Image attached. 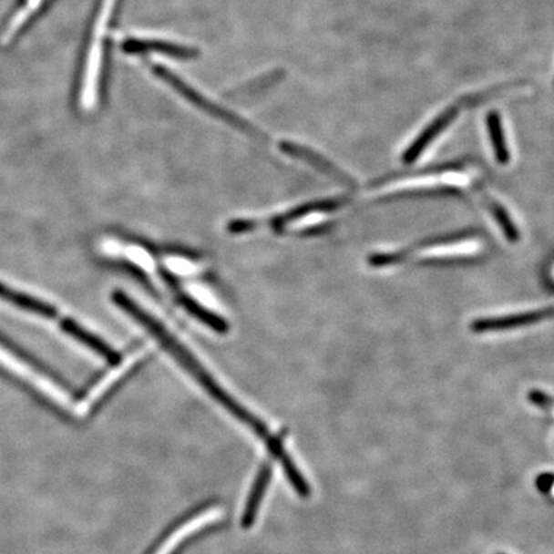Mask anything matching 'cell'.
<instances>
[{"label":"cell","instance_id":"1","mask_svg":"<svg viewBox=\"0 0 554 554\" xmlns=\"http://www.w3.org/2000/svg\"><path fill=\"white\" fill-rule=\"evenodd\" d=\"M112 299L119 308H122V310L126 312V313L130 314L132 319L137 320L140 325L146 327L148 332L152 333L154 338L159 340V344L162 345L163 348H165L166 351L198 381V383L200 384L201 388L206 390L208 395L212 396L216 402H219L223 408L228 409L230 414L238 418L241 423L250 426L256 436L262 437L264 443L269 446L273 457L282 461V468H284L286 477H289V480L292 481L299 477L301 471L297 470L292 459L289 458V456L286 455L282 440H280L279 437L271 436L269 427H267L260 418L251 415V412H248V409L242 407V405H239L232 396H230L228 393L217 384V381L207 373V370H204L203 366L197 361V358H194L187 348H184L178 340L173 338L171 333L167 332L165 327L160 325L159 321L153 319L146 311L141 310L135 302H132L131 299L122 292H113Z\"/></svg>","mask_w":554,"mask_h":554},{"label":"cell","instance_id":"2","mask_svg":"<svg viewBox=\"0 0 554 554\" xmlns=\"http://www.w3.org/2000/svg\"><path fill=\"white\" fill-rule=\"evenodd\" d=\"M152 71L160 80L165 81L173 90L178 91L184 99L193 104L200 111L210 115V118L220 119V121L225 122V124L231 126L236 130L244 132V134L256 138L261 137V131L258 130L256 126L251 125V122L241 118L228 107L222 106L212 97H208L207 94H203V91L189 83L187 78L176 74L173 69L157 63V65H152Z\"/></svg>","mask_w":554,"mask_h":554},{"label":"cell","instance_id":"3","mask_svg":"<svg viewBox=\"0 0 554 554\" xmlns=\"http://www.w3.org/2000/svg\"><path fill=\"white\" fill-rule=\"evenodd\" d=\"M118 0H103L102 7L97 15L94 25V37L91 40L89 53L85 65L83 90H81V104L84 108L90 109L96 106L97 85H99L100 68L103 59V37L108 22L111 20L113 9Z\"/></svg>","mask_w":554,"mask_h":554},{"label":"cell","instance_id":"4","mask_svg":"<svg viewBox=\"0 0 554 554\" xmlns=\"http://www.w3.org/2000/svg\"><path fill=\"white\" fill-rule=\"evenodd\" d=\"M0 364L7 367L9 371L18 374V376L26 379L28 383L33 384L40 392H43L49 398L55 399L59 405H68L69 395L65 389L61 388L58 384L55 383L46 374L39 373L36 368L22 361L20 357L9 352L2 344H0Z\"/></svg>","mask_w":554,"mask_h":554},{"label":"cell","instance_id":"5","mask_svg":"<svg viewBox=\"0 0 554 554\" xmlns=\"http://www.w3.org/2000/svg\"><path fill=\"white\" fill-rule=\"evenodd\" d=\"M126 53L141 55V53H160V55L178 56V58H194L198 50L188 44L159 39V37L134 36L126 39L122 44Z\"/></svg>","mask_w":554,"mask_h":554},{"label":"cell","instance_id":"6","mask_svg":"<svg viewBox=\"0 0 554 554\" xmlns=\"http://www.w3.org/2000/svg\"><path fill=\"white\" fill-rule=\"evenodd\" d=\"M280 149L286 154V156L292 157V159L303 160L319 171L326 173L327 176H332L335 180L344 182V184H352V179L348 175H345L342 169L333 165L330 160H327L325 157L320 156L319 153L312 150L311 148L302 146V144L292 143V141L282 140L280 143Z\"/></svg>","mask_w":554,"mask_h":554},{"label":"cell","instance_id":"7","mask_svg":"<svg viewBox=\"0 0 554 554\" xmlns=\"http://www.w3.org/2000/svg\"><path fill=\"white\" fill-rule=\"evenodd\" d=\"M458 112V108H456V107H449L448 109L440 113V115L437 116L429 126H426L425 130L415 138L412 146H409L408 149L405 150L403 160H405V163L415 162V160L423 154L424 150L430 146V143H433V141L436 140V138L439 137V135L442 134L456 118H457Z\"/></svg>","mask_w":554,"mask_h":554},{"label":"cell","instance_id":"8","mask_svg":"<svg viewBox=\"0 0 554 554\" xmlns=\"http://www.w3.org/2000/svg\"><path fill=\"white\" fill-rule=\"evenodd\" d=\"M61 326L63 332L67 333L68 335H71L72 338L83 343V344L89 346L91 351L102 355L109 364H118L119 362H121V355H119L115 349L111 348L106 342H103L102 339L97 338L94 333L83 329V327L75 323V321L68 319L63 320Z\"/></svg>","mask_w":554,"mask_h":554},{"label":"cell","instance_id":"9","mask_svg":"<svg viewBox=\"0 0 554 554\" xmlns=\"http://www.w3.org/2000/svg\"><path fill=\"white\" fill-rule=\"evenodd\" d=\"M554 308L550 310L525 312V313L512 314V316L499 317L494 320H481L474 323L475 332H490V330L511 329V327L528 325L553 316Z\"/></svg>","mask_w":554,"mask_h":554},{"label":"cell","instance_id":"10","mask_svg":"<svg viewBox=\"0 0 554 554\" xmlns=\"http://www.w3.org/2000/svg\"><path fill=\"white\" fill-rule=\"evenodd\" d=\"M0 298L15 305V307L33 312V313L46 317V319H53V317L56 316V310L53 305L46 303V302L39 301V299L30 297V295L24 294V292L14 291V289L8 288V286L2 284V282H0Z\"/></svg>","mask_w":554,"mask_h":554},{"label":"cell","instance_id":"11","mask_svg":"<svg viewBox=\"0 0 554 554\" xmlns=\"http://www.w3.org/2000/svg\"><path fill=\"white\" fill-rule=\"evenodd\" d=\"M178 302L189 312V313L193 314V316L197 317L198 320H200L201 323H206L213 332L219 333H229V323H226V321H223L221 317L217 316V314L212 313V312L206 310L203 305L197 303V302L189 297V295L179 292Z\"/></svg>","mask_w":554,"mask_h":554},{"label":"cell","instance_id":"12","mask_svg":"<svg viewBox=\"0 0 554 554\" xmlns=\"http://www.w3.org/2000/svg\"><path fill=\"white\" fill-rule=\"evenodd\" d=\"M487 132H489L490 140H492V146L497 159H498L499 163L506 165L509 160V152L508 148H507L502 121H500V118L496 112H490L489 115H487Z\"/></svg>","mask_w":554,"mask_h":554},{"label":"cell","instance_id":"13","mask_svg":"<svg viewBox=\"0 0 554 554\" xmlns=\"http://www.w3.org/2000/svg\"><path fill=\"white\" fill-rule=\"evenodd\" d=\"M43 0H30L25 8L22 9L20 14L15 15L14 21L9 25L7 33H5V39H9L22 26V25L26 22L27 18L30 17L31 14L35 12V9L39 8V5H42Z\"/></svg>","mask_w":554,"mask_h":554},{"label":"cell","instance_id":"14","mask_svg":"<svg viewBox=\"0 0 554 554\" xmlns=\"http://www.w3.org/2000/svg\"><path fill=\"white\" fill-rule=\"evenodd\" d=\"M492 208L497 221H498L500 228L505 231L507 239H509L511 241H518V231L516 230L515 225H513L511 219L507 215L506 210L502 207H499L498 204H492Z\"/></svg>","mask_w":554,"mask_h":554},{"label":"cell","instance_id":"15","mask_svg":"<svg viewBox=\"0 0 554 554\" xmlns=\"http://www.w3.org/2000/svg\"><path fill=\"white\" fill-rule=\"evenodd\" d=\"M528 399H530V402L534 403L535 405H538V407L546 409V411L554 414V401L550 396H548L541 392H531L530 395H528Z\"/></svg>","mask_w":554,"mask_h":554},{"label":"cell","instance_id":"16","mask_svg":"<svg viewBox=\"0 0 554 554\" xmlns=\"http://www.w3.org/2000/svg\"><path fill=\"white\" fill-rule=\"evenodd\" d=\"M549 492H550V494H552V496L554 497V481H553V484H552V485H550V487H549Z\"/></svg>","mask_w":554,"mask_h":554}]
</instances>
